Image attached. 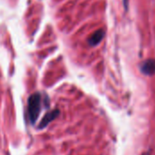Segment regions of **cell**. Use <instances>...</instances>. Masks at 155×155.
<instances>
[{
	"label": "cell",
	"mask_w": 155,
	"mask_h": 155,
	"mask_svg": "<svg viewBox=\"0 0 155 155\" xmlns=\"http://www.w3.org/2000/svg\"><path fill=\"white\" fill-rule=\"evenodd\" d=\"M42 104V96L40 93H35L31 94L27 100V115L29 122L34 125L40 114Z\"/></svg>",
	"instance_id": "cell-1"
},
{
	"label": "cell",
	"mask_w": 155,
	"mask_h": 155,
	"mask_svg": "<svg viewBox=\"0 0 155 155\" xmlns=\"http://www.w3.org/2000/svg\"><path fill=\"white\" fill-rule=\"evenodd\" d=\"M59 114H60L59 109H54L53 111L48 112V113L43 117V119L41 120V122L39 123V124H38V126H37V129H38V130H42V129L45 128V127H46L51 122H53Z\"/></svg>",
	"instance_id": "cell-2"
},
{
	"label": "cell",
	"mask_w": 155,
	"mask_h": 155,
	"mask_svg": "<svg viewBox=\"0 0 155 155\" xmlns=\"http://www.w3.org/2000/svg\"><path fill=\"white\" fill-rule=\"evenodd\" d=\"M141 71L146 75H153L155 74V59H149L143 63Z\"/></svg>",
	"instance_id": "cell-3"
},
{
	"label": "cell",
	"mask_w": 155,
	"mask_h": 155,
	"mask_svg": "<svg viewBox=\"0 0 155 155\" xmlns=\"http://www.w3.org/2000/svg\"><path fill=\"white\" fill-rule=\"evenodd\" d=\"M104 34H105V32H104V30H103V29H100V30H97L96 32H94V33L91 35V37L88 39L89 45H90L91 46H95V45H97L104 39Z\"/></svg>",
	"instance_id": "cell-4"
},
{
	"label": "cell",
	"mask_w": 155,
	"mask_h": 155,
	"mask_svg": "<svg viewBox=\"0 0 155 155\" xmlns=\"http://www.w3.org/2000/svg\"><path fill=\"white\" fill-rule=\"evenodd\" d=\"M128 1H129V0H124V6H125V8H128Z\"/></svg>",
	"instance_id": "cell-5"
},
{
	"label": "cell",
	"mask_w": 155,
	"mask_h": 155,
	"mask_svg": "<svg viewBox=\"0 0 155 155\" xmlns=\"http://www.w3.org/2000/svg\"><path fill=\"white\" fill-rule=\"evenodd\" d=\"M143 155H150V154H149V153H143Z\"/></svg>",
	"instance_id": "cell-6"
}]
</instances>
